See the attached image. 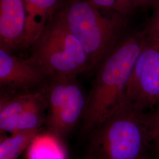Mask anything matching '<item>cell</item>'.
Masks as SVG:
<instances>
[{"label":"cell","instance_id":"obj_19","mask_svg":"<svg viewBox=\"0 0 159 159\" xmlns=\"http://www.w3.org/2000/svg\"><path fill=\"white\" fill-rule=\"evenodd\" d=\"M153 4H154V6H155L157 3H158L159 2V0H153Z\"/></svg>","mask_w":159,"mask_h":159},{"label":"cell","instance_id":"obj_5","mask_svg":"<svg viewBox=\"0 0 159 159\" xmlns=\"http://www.w3.org/2000/svg\"><path fill=\"white\" fill-rule=\"evenodd\" d=\"M76 78H52L45 85L47 132L62 139L83 119L85 111L87 97Z\"/></svg>","mask_w":159,"mask_h":159},{"label":"cell","instance_id":"obj_16","mask_svg":"<svg viewBox=\"0 0 159 159\" xmlns=\"http://www.w3.org/2000/svg\"><path fill=\"white\" fill-rule=\"evenodd\" d=\"M97 8L105 11L119 12L123 14L118 0H87Z\"/></svg>","mask_w":159,"mask_h":159},{"label":"cell","instance_id":"obj_3","mask_svg":"<svg viewBox=\"0 0 159 159\" xmlns=\"http://www.w3.org/2000/svg\"><path fill=\"white\" fill-rule=\"evenodd\" d=\"M60 9L85 50L90 71L96 69L124 35L127 16L115 11L103 14L87 0H67Z\"/></svg>","mask_w":159,"mask_h":159},{"label":"cell","instance_id":"obj_8","mask_svg":"<svg viewBox=\"0 0 159 159\" xmlns=\"http://www.w3.org/2000/svg\"><path fill=\"white\" fill-rule=\"evenodd\" d=\"M26 20L24 0H0V48L24 50Z\"/></svg>","mask_w":159,"mask_h":159},{"label":"cell","instance_id":"obj_2","mask_svg":"<svg viewBox=\"0 0 159 159\" xmlns=\"http://www.w3.org/2000/svg\"><path fill=\"white\" fill-rule=\"evenodd\" d=\"M88 137L85 159H153L145 113L125 102Z\"/></svg>","mask_w":159,"mask_h":159},{"label":"cell","instance_id":"obj_10","mask_svg":"<svg viewBox=\"0 0 159 159\" xmlns=\"http://www.w3.org/2000/svg\"><path fill=\"white\" fill-rule=\"evenodd\" d=\"M41 89L23 91L1 90L0 136L14 131L19 118Z\"/></svg>","mask_w":159,"mask_h":159},{"label":"cell","instance_id":"obj_7","mask_svg":"<svg viewBox=\"0 0 159 159\" xmlns=\"http://www.w3.org/2000/svg\"><path fill=\"white\" fill-rule=\"evenodd\" d=\"M50 78L29 57L23 58L0 48L1 90L23 91L42 88Z\"/></svg>","mask_w":159,"mask_h":159},{"label":"cell","instance_id":"obj_18","mask_svg":"<svg viewBox=\"0 0 159 159\" xmlns=\"http://www.w3.org/2000/svg\"><path fill=\"white\" fill-rule=\"evenodd\" d=\"M134 7H140L146 8L148 7H153L154 4L153 0H131Z\"/></svg>","mask_w":159,"mask_h":159},{"label":"cell","instance_id":"obj_12","mask_svg":"<svg viewBox=\"0 0 159 159\" xmlns=\"http://www.w3.org/2000/svg\"><path fill=\"white\" fill-rule=\"evenodd\" d=\"M47 108L44 85L24 111L13 133L41 129L42 125H45Z\"/></svg>","mask_w":159,"mask_h":159},{"label":"cell","instance_id":"obj_13","mask_svg":"<svg viewBox=\"0 0 159 159\" xmlns=\"http://www.w3.org/2000/svg\"><path fill=\"white\" fill-rule=\"evenodd\" d=\"M40 133L41 129L0 136V159H18Z\"/></svg>","mask_w":159,"mask_h":159},{"label":"cell","instance_id":"obj_14","mask_svg":"<svg viewBox=\"0 0 159 159\" xmlns=\"http://www.w3.org/2000/svg\"><path fill=\"white\" fill-rule=\"evenodd\" d=\"M148 122L153 159H159V107L145 113Z\"/></svg>","mask_w":159,"mask_h":159},{"label":"cell","instance_id":"obj_1","mask_svg":"<svg viewBox=\"0 0 159 159\" xmlns=\"http://www.w3.org/2000/svg\"><path fill=\"white\" fill-rule=\"evenodd\" d=\"M146 37L144 30L123 35L97 67L82 119L84 134L88 136L125 102L126 88Z\"/></svg>","mask_w":159,"mask_h":159},{"label":"cell","instance_id":"obj_11","mask_svg":"<svg viewBox=\"0 0 159 159\" xmlns=\"http://www.w3.org/2000/svg\"><path fill=\"white\" fill-rule=\"evenodd\" d=\"M27 159H68L63 139L46 131L37 136L27 149Z\"/></svg>","mask_w":159,"mask_h":159},{"label":"cell","instance_id":"obj_9","mask_svg":"<svg viewBox=\"0 0 159 159\" xmlns=\"http://www.w3.org/2000/svg\"><path fill=\"white\" fill-rule=\"evenodd\" d=\"M27 20L24 50L31 48L56 14L61 0H24Z\"/></svg>","mask_w":159,"mask_h":159},{"label":"cell","instance_id":"obj_4","mask_svg":"<svg viewBox=\"0 0 159 159\" xmlns=\"http://www.w3.org/2000/svg\"><path fill=\"white\" fill-rule=\"evenodd\" d=\"M31 48L30 57L50 79L77 77L90 71L85 50L69 29L60 8Z\"/></svg>","mask_w":159,"mask_h":159},{"label":"cell","instance_id":"obj_17","mask_svg":"<svg viewBox=\"0 0 159 159\" xmlns=\"http://www.w3.org/2000/svg\"><path fill=\"white\" fill-rule=\"evenodd\" d=\"M118 1L121 9L122 13L127 16L130 14L135 7L133 5V4L132 3V2L131 1V0H118Z\"/></svg>","mask_w":159,"mask_h":159},{"label":"cell","instance_id":"obj_15","mask_svg":"<svg viewBox=\"0 0 159 159\" xmlns=\"http://www.w3.org/2000/svg\"><path fill=\"white\" fill-rule=\"evenodd\" d=\"M154 12L144 30L146 33L159 40V2L153 7Z\"/></svg>","mask_w":159,"mask_h":159},{"label":"cell","instance_id":"obj_6","mask_svg":"<svg viewBox=\"0 0 159 159\" xmlns=\"http://www.w3.org/2000/svg\"><path fill=\"white\" fill-rule=\"evenodd\" d=\"M125 102L144 113L159 107V40L147 33L126 88Z\"/></svg>","mask_w":159,"mask_h":159}]
</instances>
